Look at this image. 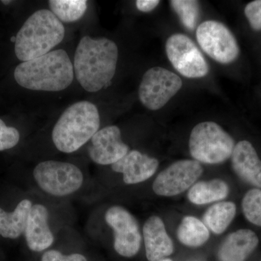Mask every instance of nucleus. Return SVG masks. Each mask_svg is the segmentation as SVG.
<instances>
[{
  "mask_svg": "<svg viewBox=\"0 0 261 261\" xmlns=\"http://www.w3.org/2000/svg\"><path fill=\"white\" fill-rule=\"evenodd\" d=\"M234 140L214 122H202L194 127L189 147L192 157L198 162L218 164L232 154Z\"/></svg>",
  "mask_w": 261,
  "mask_h": 261,
  "instance_id": "5",
  "label": "nucleus"
},
{
  "mask_svg": "<svg viewBox=\"0 0 261 261\" xmlns=\"http://www.w3.org/2000/svg\"><path fill=\"white\" fill-rule=\"evenodd\" d=\"M42 261H88L84 255L79 253L65 255L58 250H51L44 252Z\"/></svg>",
  "mask_w": 261,
  "mask_h": 261,
  "instance_id": "27",
  "label": "nucleus"
},
{
  "mask_svg": "<svg viewBox=\"0 0 261 261\" xmlns=\"http://www.w3.org/2000/svg\"><path fill=\"white\" fill-rule=\"evenodd\" d=\"M237 207L233 202H221L209 207L204 214L203 223L216 234L226 231L236 215Z\"/></svg>",
  "mask_w": 261,
  "mask_h": 261,
  "instance_id": "20",
  "label": "nucleus"
},
{
  "mask_svg": "<svg viewBox=\"0 0 261 261\" xmlns=\"http://www.w3.org/2000/svg\"><path fill=\"white\" fill-rule=\"evenodd\" d=\"M231 158L233 171L239 177L261 189V161L252 144L248 141H240L234 146Z\"/></svg>",
  "mask_w": 261,
  "mask_h": 261,
  "instance_id": "15",
  "label": "nucleus"
},
{
  "mask_svg": "<svg viewBox=\"0 0 261 261\" xmlns=\"http://www.w3.org/2000/svg\"><path fill=\"white\" fill-rule=\"evenodd\" d=\"M161 2L159 0H137L136 6L137 9L143 13H149L157 8Z\"/></svg>",
  "mask_w": 261,
  "mask_h": 261,
  "instance_id": "28",
  "label": "nucleus"
},
{
  "mask_svg": "<svg viewBox=\"0 0 261 261\" xmlns=\"http://www.w3.org/2000/svg\"><path fill=\"white\" fill-rule=\"evenodd\" d=\"M181 87L182 81L176 73L161 67H153L142 77L139 98L146 108L158 111L164 107Z\"/></svg>",
  "mask_w": 261,
  "mask_h": 261,
  "instance_id": "7",
  "label": "nucleus"
},
{
  "mask_svg": "<svg viewBox=\"0 0 261 261\" xmlns=\"http://www.w3.org/2000/svg\"><path fill=\"white\" fill-rule=\"evenodd\" d=\"M256 233L250 229H240L230 233L218 252L220 261H245L258 245Z\"/></svg>",
  "mask_w": 261,
  "mask_h": 261,
  "instance_id": "17",
  "label": "nucleus"
},
{
  "mask_svg": "<svg viewBox=\"0 0 261 261\" xmlns=\"http://www.w3.org/2000/svg\"><path fill=\"white\" fill-rule=\"evenodd\" d=\"M15 80L23 88L42 92L64 90L74 79L73 65L64 49L22 62L15 68Z\"/></svg>",
  "mask_w": 261,
  "mask_h": 261,
  "instance_id": "2",
  "label": "nucleus"
},
{
  "mask_svg": "<svg viewBox=\"0 0 261 261\" xmlns=\"http://www.w3.org/2000/svg\"><path fill=\"white\" fill-rule=\"evenodd\" d=\"M2 3H3V4L5 5H8L10 4V3H11V1H2Z\"/></svg>",
  "mask_w": 261,
  "mask_h": 261,
  "instance_id": "29",
  "label": "nucleus"
},
{
  "mask_svg": "<svg viewBox=\"0 0 261 261\" xmlns=\"http://www.w3.org/2000/svg\"><path fill=\"white\" fill-rule=\"evenodd\" d=\"M202 172L203 168L195 160L176 161L158 175L152 190L156 195L163 197L179 195L188 190Z\"/></svg>",
  "mask_w": 261,
  "mask_h": 261,
  "instance_id": "11",
  "label": "nucleus"
},
{
  "mask_svg": "<svg viewBox=\"0 0 261 261\" xmlns=\"http://www.w3.org/2000/svg\"><path fill=\"white\" fill-rule=\"evenodd\" d=\"M166 55L173 68L188 79L205 77L209 65L200 49L190 37L183 34H174L166 44Z\"/></svg>",
  "mask_w": 261,
  "mask_h": 261,
  "instance_id": "9",
  "label": "nucleus"
},
{
  "mask_svg": "<svg viewBox=\"0 0 261 261\" xmlns=\"http://www.w3.org/2000/svg\"><path fill=\"white\" fill-rule=\"evenodd\" d=\"M100 118L97 108L89 101L71 105L56 122L51 139L58 150L72 153L80 149L99 130Z\"/></svg>",
  "mask_w": 261,
  "mask_h": 261,
  "instance_id": "4",
  "label": "nucleus"
},
{
  "mask_svg": "<svg viewBox=\"0 0 261 261\" xmlns=\"http://www.w3.org/2000/svg\"><path fill=\"white\" fill-rule=\"evenodd\" d=\"M48 220L49 212L45 206L41 204L32 205L24 231L27 245L32 251H44L53 245L54 236Z\"/></svg>",
  "mask_w": 261,
  "mask_h": 261,
  "instance_id": "14",
  "label": "nucleus"
},
{
  "mask_svg": "<svg viewBox=\"0 0 261 261\" xmlns=\"http://www.w3.org/2000/svg\"><path fill=\"white\" fill-rule=\"evenodd\" d=\"M105 219L113 230L115 250L123 257L137 255L140 250L142 235L135 216L123 207L115 205L106 211Z\"/></svg>",
  "mask_w": 261,
  "mask_h": 261,
  "instance_id": "10",
  "label": "nucleus"
},
{
  "mask_svg": "<svg viewBox=\"0 0 261 261\" xmlns=\"http://www.w3.org/2000/svg\"><path fill=\"white\" fill-rule=\"evenodd\" d=\"M48 3L51 13L64 23L78 21L87 9L86 0H50Z\"/></svg>",
  "mask_w": 261,
  "mask_h": 261,
  "instance_id": "22",
  "label": "nucleus"
},
{
  "mask_svg": "<svg viewBox=\"0 0 261 261\" xmlns=\"http://www.w3.org/2000/svg\"><path fill=\"white\" fill-rule=\"evenodd\" d=\"M159 261H173V260H171V259H163V260H159Z\"/></svg>",
  "mask_w": 261,
  "mask_h": 261,
  "instance_id": "30",
  "label": "nucleus"
},
{
  "mask_svg": "<svg viewBox=\"0 0 261 261\" xmlns=\"http://www.w3.org/2000/svg\"><path fill=\"white\" fill-rule=\"evenodd\" d=\"M177 238L180 243L187 247H200L210 238V231L200 220L186 216L178 226Z\"/></svg>",
  "mask_w": 261,
  "mask_h": 261,
  "instance_id": "21",
  "label": "nucleus"
},
{
  "mask_svg": "<svg viewBox=\"0 0 261 261\" xmlns=\"http://www.w3.org/2000/svg\"><path fill=\"white\" fill-rule=\"evenodd\" d=\"M170 4L178 15L184 27L193 31L200 18V5L194 0H171Z\"/></svg>",
  "mask_w": 261,
  "mask_h": 261,
  "instance_id": "23",
  "label": "nucleus"
},
{
  "mask_svg": "<svg viewBox=\"0 0 261 261\" xmlns=\"http://www.w3.org/2000/svg\"><path fill=\"white\" fill-rule=\"evenodd\" d=\"M33 176L42 191L56 197L74 193L84 181L83 173L76 166L57 161L39 163L34 168Z\"/></svg>",
  "mask_w": 261,
  "mask_h": 261,
  "instance_id": "6",
  "label": "nucleus"
},
{
  "mask_svg": "<svg viewBox=\"0 0 261 261\" xmlns=\"http://www.w3.org/2000/svg\"><path fill=\"white\" fill-rule=\"evenodd\" d=\"M245 16L254 30H261V0H255L246 5Z\"/></svg>",
  "mask_w": 261,
  "mask_h": 261,
  "instance_id": "26",
  "label": "nucleus"
},
{
  "mask_svg": "<svg viewBox=\"0 0 261 261\" xmlns=\"http://www.w3.org/2000/svg\"><path fill=\"white\" fill-rule=\"evenodd\" d=\"M89 155L97 164L113 165L123 159L129 147L121 139V130L116 126L105 127L91 139Z\"/></svg>",
  "mask_w": 261,
  "mask_h": 261,
  "instance_id": "12",
  "label": "nucleus"
},
{
  "mask_svg": "<svg viewBox=\"0 0 261 261\" xmlns=\"http://www.w3.org/2000/svg\"><path fill=\"white\" fill-rule=\"evenodd\" d=\"M229 192L227 184L219 178L197 182L188 192L189 200L195 205H205L224 200Z\"/></svg>",
  "mask_w": 261,
  "mask_h": 261,
  "instance_id": "19",
  "label": "nucleus"
},
{
  "mask_svg": "<svg viewBox=\"0 0 261 261\" xmlns=\"http://www.w3.org/2000/svg\"><path fill=\"white\" fill-rule=\"evenodd\" d=\"M20 141V133L14 127L8 126L0 119V151L13 148Z\"/></svg>",
  "mask_w": 261,
  "mask_h": 261,
  "instance_id": "25",
  "label": "nucleus"
},
{
  "mask_svg": "<svg viewBox=\"0 0 261 261\" xmlns=\"http://www.w3.org/2000/svg\"><path fill=\"white\" fill-rule=\"evenodd\" d=\"M118 58V47L112 40L86 36L81 39L75 51V78L87 92H97L111 84Z\"/></svg>",
  "mask_w": 261,
  "mask_h": 261,
  "instance_id": "1",
  "label": "nucleus"
},
{
  "mask_svg": "<svg viewBox=\"0 0 261 261\" xmlns=\"http://www.w3.org/2000/svg\"><path fill=\"white\" fill-rule=\"evenodd\" d=\"M111 166L115 172L123 174V181L126 185H136L152 177L159 168V163L157 159L147 154L132 150Z\"/></svg>",
  "mask_w": 261,
  "mask_h": 261,
  "instance_id": "13",
  "label": "nucleus"
},
{
  "mask_svg": "<svg viewBox=\"0 0 261 261\" xmlns=\"http://www.w3.org/2000/svg\"><path fill=\"white\" fill-rule=\"evenodd\" d=\"M146 256L149 261H159L169 256L174 250L171 239L166 232L163 220L151 216L143 226Z\"/></svg>",
  "mask_w": 261,
  "mask_h": 261,
  "instance_id": "16",
  "label": "nucleus"
},
{
  "mask_svg": "<svg viewBox=\"0 0 261 261\" xmlns=\"http://www.w3.org/2000/svg\"><path fill=\"white\" fill-rule=\"evenodd\" d=\"M243 214L247 221L261 226V190L252 189L244 196L242 202Z\"/></svg>",
  "mask_w": 261,
  "mask_h": 261,
  "instance_id": "24",
  "label": "nucleus"
},
{
  "mask_svg": "<svg viewBox=\"0 0 261 261\" xmlns=\"http://www.w3.org/2000/svg\"><path fill=\"white\" fill-rule=\"evenodd\" d=\"M196 37L201 49L218 63L229 64L238 58V42L231 31L221 22L206 20L197 27Z\"/></svg>",
  "mask_w": 261,
  "mask_h": 261,
  "instance_id": "8",
  "label": "nucleus"
},
{
  "mask_svg": "<svg viewBox=\"0 0 261 261\" xmlns=\"http://www.w3.org/2000/svg\"><path fill=\"white\" fill-rule=\"evenodd\" d=\"M32 205V201L25 199L12 212L0 208V236L12 240L20 238L25 231Z\"/></svg>",
  "mask_w": 261,
  "mask_h": 261,
  "instance_id": "18",
  "label": "nucleus"
},
{
  "mask_svg": "<svg viewBox=\"0 0 261 261\" xmlns=\"http://www.w3.org/2000/svg\"><path fill=\"white\" fill-rule=\"evenodd\" d=\"M64 37L65 27L51 10H37L25 20L17 34L15 56L23 62L39 58L50 53Z\"/></svg>",
  "mask_w": 261,
  "mask_h": 261,
  "instance_id": "3",
  "label": "nucleus"
}]
</instances>
